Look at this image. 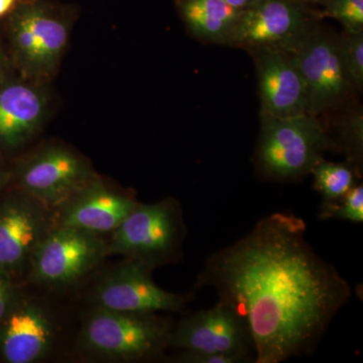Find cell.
<instances>
[{
	"label": "cell",
	"instance_id": "obj_20",
	"mask_svg": "<svg viewBox=\"0 0 363 363\" xmlns=\"http://www.w3.org/2000/svg\"><path fill=\"white\" fill-rule=\"evenodd\" d=\"M319 218L321 220L337 219L362 223L363 221V185L358 183L348 191L347 194L335 202H322Z\"/></svg>",
	"mask_w": 363,
	"mask_h": 363
},
{
	"label": "cell",
	"instance_id": "obj_7",
	"mask_svg": "<svg viewBox=\"0 0 363 363\" xmlns=\"http://www.w3.org/2000/svg\"><path fill=\"white\" fill-rule=\"evenodd\" d=\"M322 21L314 7L292 0H260L241 11L226 45L247 52L269 49L295 54Z\"/></svg>",
	"mask_w": 363,
	"mask_h": 363
},
{
	"label": "cell",
	"instance_id": "obj_16",
	"mask_svg": "<svg viewBox=\"0 0 363 363\" xmlns=\"http://www.w3.org/2000/svg\"><path fill=\"white\" fill-rule=\"evenodd\" d=\"M136 204L133 198L107 188L95 178L59 208L58 224L100 235L111 233Z\"/></svg>",
	"mask_w": 363,
	"mask_h": 363
},
{
	"label": "cell",
	"instance_id": "obj_8",
	"mask_svg": "<svg viewBox=\"0 0 363 363\" xmlns=\"http://www.w3.org/2000/svg\"><path fill=\"white\" fill-rule=\"evenodd\" d=\"M107 242L97 233L75 227H52L30 259L32 278L49 286L77 283L102 262Z\"/></svg>",
	"mask_w": 363,
	"mask_h": 363
},
{
	"label": "cell",
	"instance_id": "obj_27",
	"mask_svg": "<svg viewBox=\"0 0 363 363\" xmlns=\"http://www.w3.org/2000/svg\"><path fill=\"white\" fill-rule=\"evenodd\" d=\"M294 2L297 4H305L308 6H320L324 7L331 1V0H292Z\"/></svg>",
	"mask_w": 363,
	"mask_h": 363
},
{
	"label": "cell",
	"instance_id": "obj_25",
	"mask_svg": "<svg viewBox=\"0 0 363 363\" xmlns=\"http://www.w3.org/2000/svg\"><path fill=\"white\" fill-rule=\"evenodd\" d=\"M20 2L21 0H0V18L9 16Z\"/></svg>",
	"mask_w": 363,
	"mask_h": 363
},
{
	"label": "cell",
	"instance_id": "obj_11",
	"mask_svg": "<svg viewBox=\"0 0 363 363\" xmlns=\"http://www.w3.org/2000/svg\"><path fill=\"white\" fill-rule=\"evenodd\" d=\"M150 269L128 259L107 272L95 286V307L128 313L180 312L194 293L164 290L150 277Z\"/></svg>",
	"mask_w": 363,
	"mask_h": 363
},
{
	"label": "cell",
	"instance_id": "obj_24",
	"mask_svg": "<svg viewBox=\"0 0 363 363\" xmlns=\"http://www.w3.org/2000/svg\"><path fill=\"white\" fill-rule=\"evenodd\" d=\"M14 298L13 290L6 277L0 271V321L6 316L9 307L13 304Z\"/></svg>",
	"mask_w": 363,
	"mask_h": 363
},
{
	"label": "cell",
	"instance_id": "obj_12",
	"mask_svg": "<svg viewBox=\"0 0 363 363\" xmlns=\"http://www.w3.org/2000/svg\"><path fill=\"white\" fill-rule=\"evenodd\" d=\"M248 54L257 74L260 116L290 117L307 113V89L295 54L269 49Z\"/></svg>",
	"mask_w": 363,
	"mask_h": 363
},
{
	"label": "cell",
	"instance_id": "obj_18",
	"mask_svg": "<svg viewBox=\"0 0 363 363\" xmlns=\"http://www.w3.org/2000/svg\"><path fill=\"white\" fill-rule=\"evenodd\" d=\"M328 133L334 152H341L346 162L362 174L363 111L359 104L332 116L319 118Z\"/></svg>",
	"mask_w": 363,
	"mask_h": 363
},
{
	"label": "cell",
	"instance_id": "obj_15",
	"mask_svg": "<svg viewBox=\"0 0 363 363\" xmlns=\"http://www.w3.org/2000/svg\"><path fill=\"white\" fill-rule=\"evenodd\" d=\"M49 99L40 83L11 81L0 84V147L14 149L42 128Z\"/></svg>",
	"mask_w": 363,
	"mask_h": 363
},
{
	"label": "cell",
	"instance_id": "obj_19",
	"mask_svg": "<svg viewBox=\"0 0 363 363\" xmlns=\"http://www.w3.org/2000/svg\"><path fill=\"white\" fill-rule=\"evenodd\" d=\"M311 174L314 188L321 195L323 202H335L347 194L357 185L362 174L348 162H333L322 159Z\"/></svg>",
	"mask_w": 363,
	"mask_h": 363
},
{
	"label": "cell",
	"instance_id": "obj_9",
	"mask_svg": "<svg viewBox=\"0 0 363 363\" xmlns=\"http://www.w3.org/2000/svg\"><path fill=\"white\" fill-rule=\"evenodd\" d=\"M169 347L229 355L241 363L255 362L247 321L233 306L221 300L214 307L192 313L174 324Z\"/></svg>",
	"mask_w": 363,
	"mask_h": 363
},
{
	"label": "cell",
	"instance_id": "obj_6",
	"mask_svg": "<svg viewBox=\"0 0 363 363\" xmlns=\"http://www.w3.org/2000/svg\"><path fill=\"white\" fill-rule=\"evenodd\" d=\"M307 89V113L323 117L359 104L339 45L338 33L320 21L295 52Z\"/></svg>",
	"mask_w": 363,
	"mask_h": 363
},
{
	"label": "cell",
	"instance_id": "obj_13",
	"mask_svg": "<svg viewBox=\"0 0 363 363\" xmlns=\"http://www.w3.org/2000/svg\"><path fill=\"white\" fill-rule=\"evenodd\" d=\"M49 208L26 193L0 209V271L20 269L52 229Z\"/></svg>",
	"mask_w": 363,
	"mask_h": 363
},
{
	"label": "cell",
	"instance_id": "obj_5",
	"mask_svg": "<svg viewBox=\"0 0 363 363\" xmlns=\"http://www.w3.org/2000/svg\"><path fill=\"white\" fill-rule=\"evenodd\" d=\"M186 226L180 204L174 199L138 203L111 233L108 255H121L154 271L182 255Z\"/></svg>",
	"mask_w": 363,
	"mask_h": 363
},
{
	"label": "cell",
	"instance_id": "obj_1",
	"mask_svg": "<svg viewBox=\"0 0 363 363\" xmlns=\"http://www.w3.org/2000/svg\"><path fill=\"white\" fill-rule=\"evenodd\" d=\"M291 213H272L208 257L195 289L212 288L245 318L255 363L311 354L352 291Z\"/></svg>",
	"mask_w": 363,
	"mask_h": 363
},
{
	"label": "cell",
	"instance_id": "obj_17",
	"mask_svg": "<svg viewBox=\"0 0 363 363\" xmlns=\"http://www.w3.org/2000/svg\"><path fill=\"white\" fill-rule=\"evenodd\" d=\"M188 32L205 44L226 45L240 11L224 0H176Z\"/></svg>",
	"mask_w": 363,
	"mask_h": 363
},
{
	"label": "cell",
	"instance_id": "obj_2",
	"mask_svg": "<svg viewBox=\"0 0 363 363\" xmlns=\"http://www.w3.org/2000/svg\"><path fill=\"white\" fill-rule=\"evenodd\" d=\"M329 150L333 145L318 117L260 116L255 164L262 178L283 183L302 180Z\"/></svg>",
	"mask_w": 363,
	"mask_h": 363
},
{
	"label": "cell",
	"instance_id": "obj_3",
	"mask_svg": "<svg viewBox=\"0 0 363 363\" xmlns=\"http://www.w3.org/2000/svg\"><path fill=\"white\" fill-rule=\"evenodd\" d=\"M174 323L157 313L111 311L95 307L79 337L90 357L116 362L159 359L169 347Z\"/></svg>",
	"mask_w": 363,
	"mask_h": 363
},
{
	"label": "cell",
	"instance_id": "obj_21",
	"mask_svg": "<svg viewBox=\"0 0 363 363\" xmlns=\"http://www.w3.org/2000/svg\"><path fill=\"white\" fill-rule=\"evenodd\" d=\"M341 57L358 94L363 92V32L344 30L338 35Z\"/></svg>",
	"mask_w": 363,
	"mask_h": 363
},
{
	"label": "cell",
	"instance_id": "obj_10",
	"mask_svg": "<svg viewBox=\"0 0 363 363\" xmlns=\"http://www.w3.org/2000/svg\"><path fill=\"white\" fill-rule=\"evenodd\" d=\"M16 176L21 191L49 209H59L95 179L82 157L59 145L35 150L21 162Z\"/></svg>",
	"mask_w": 363,
	"mask_h": 363
},
{
	"label": "cell",
	"instance_id": "obj_23",
	"mask_svg": "<svg viewBox=\"0 0 363 363\" xmlns=\"http://www.w3.org/2000/svg\"><path fill=\"white\" fill-rule=\"evenodd\" d=\"M173 362L181 363H241L240 359L229 355L210 352L182 351Z\"/></svg>",
	"mask_w": 363,
	"mask_h": 363
},
{
	"label": "cell",
	"instance_id": "obj_4",
	"mask_svg": "<svg viewBox=\"0 0 363 363\" xmlns=\"http://www.w3.org/2000/svg\"><path fill=\"white\" fill-rule=\"evenodd\" d=\"M14 61L26 80L43 83L58 68L68 45L71 20L45 0L21 1L9 16Z\"/></svg>",
	"mask_w": 363,
	"mask_h": 363
},
{
	"label": "cell",
	"instance_id": "obj_14",
	"mask_svg": "<svg viewBox=\"0 0 363 363\" xmlns=\"http://www.w3.org/2000/svg\"><path fill=\"white\" fill-rule=\"evenodd\" d=\"M0 322V350L7 362H37L51 350L54 325L47 310L35 301L13 300Z\"/></svg>",
	"mask_w": 363,
	"mask_h": 363
},
{
	"label": "cell",
	"instance_id": "obj_22",
	"mask_svg": "<svg viewBox=\"0 0 363 363\" xmlns=\"http://www.w3.org/2000/svg\"><path fill=\"white\" fill-rule=\"evenodd\" d=\"M322 18H333L344 30L363 32V0H331L320 11Z\"/></svg>",
	"mask_w": 363,
	"mask_h": 363
},
{
	"label": "cell",
	"instance_id": "obj_29",
	"mask_svg": "<svg viewBox=\"0 0 363 363\" xmlns=\"http://www.w3.org/2000/svg\"><path fill=\"white\" fill-rule=\"evenodd\" d=\"M0 182H1V176H0Z\"/></svg>",
	"mask_w": 363,
	"mask_h": 363
},
{
	"label": "cell",
	"instance_id": "obj_26",
	"mask_svg": "<svg viewBox=\"0 0 363 363\" xmlns=\"http://www.w3.org/2000/svg\"><path fill=\"white\" fill-rule=\"evenodd\" d=\"M224 1L233 6V9L242 11L248 7L252 6L253 4H257L260 0H224Z\"/></svg>",
	"mask_w": 363,
	"mask_h": 363
},
{
	"label": "cell",
	"instance_id": "obj_28",
	"mask_svg": "<svg viewBox=\"0 0 363 363\" xmlns=\"http://www.w3.org/2000/svg\"><path fill=\"white\" fill-rule=\"evenodd\" d=\"M4 66H6V61H4V54H2L1 50H0V82H1L2 76H4Z\"/></svg>",
	"mask_w": 363,
	"mask_h": 363
}]
</instances>
